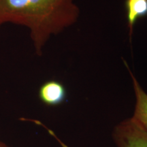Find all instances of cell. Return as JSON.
Segmentation results:
<instances>
[{"instance_id": "cell-1", "label": "cell", "mask_w": 147, "mask_h": 147, "mask_svg": "<svg viewBox=\"0 0 147 147\" xmlns=\"http://www.w3.org/2000/svg\"><path fill=\"white\" fill-rule=\"evenodd\" d=\"M80 15L75 0H0V25L10 23L28 29L38 56L51 37L73 26Z\"/></svg>"}, {"instance_id": "cell-2", "label": "cell", "mask_w": 147, "mask_h": 147, "mask_svg": "<svg viewBox=\"0 0 147 147\" xmlns=\"http://www.w3.org/2000/svg\"><path fill=\"white\" fill-rule=\"evenodd\" d=\"M113 138L117 147H147V133L132 117L115 127Z\"/></svg>"}, {"instance_id": "cell-3", "label": "cell", "mask_w": 147, "mask_h": 147, "mask_svg": "<svg viewBox=\"0 0 147 147\" xmlns=\"http://www.w3.org/2000/svg\"><path fill=\"white\" fill-rule=\"evenodd\" d=\"M123 63L131 77L136 97L135 108L131 117L147 133V93L141 87L125 60L123 59Z\"/></svg>"}, {"instance_id": "cell-4", "label": "cell", "mask_w": 147, "mask_h": 147, "mask_svg": "<svg viewBox=\"0 0 147 147\" xmlns=\"http://www.w3.org/2000/svg\"><path fill=\"white\" fill-rule=\"evenodd\" d=\"M38 96L46 105L58 106L65 100L66 90L61 82L55 80H49L40 87Z\"/></svg>"}, {"instance_id": "cell-5", "label": "cell", "mask_w": 147, "mask_h": 147, "mask_svg": "<svg viewBox=\"0 0 147 147\" xmlns=\"http://www.w3.org/2000/svg\"><path fill=\"white\" fill-rule=\"evenodd\" d=\"M128 35L131 42L135 24L140 18L147 16V0H125Z\"/></svg>"}, {"instance_id": "cell-6", "label": "cell", "mask_w": 147, "mask_h": 147, "mask_svg": "<svg viewBox=\"0 0 147 147\" xmlns=\"http://www.w3.org/2000/svg\"><path fill=\"white\" fill-rule=\"evenodd\" d=\"M0 147H10V146H7L6 144H4V143L2 142H0Z\"/></svg>"}]
</instances>
